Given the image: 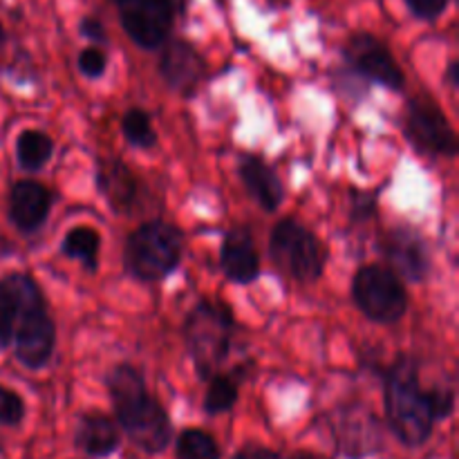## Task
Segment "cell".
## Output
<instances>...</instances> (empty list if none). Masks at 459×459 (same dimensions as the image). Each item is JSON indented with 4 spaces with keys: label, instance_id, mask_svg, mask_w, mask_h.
I'll return each mask as SVG.
<instances>
[{
    "label": "cell",
    "instance_id": "1",
    "mask_svg": "<svg viewBox=\"0 0 459 459\" xmlns=\"http://www.w3.org/2000/svg\"><path fill=\"white\" fill-rule=\"evenodd\" d=\"M106 384L117 421L133 444L151 455L166 451L173 439L170 420L164 406L148 393L142 372L128 363H119L110 370Z\"/></svg>",
    "mask_w": 459,
    "mask_h": 459
},
{
    "label": "cell",
    "instance_id": "2",
    "mask_svg": "<svg viewBox=\"0 0 459 459\" xmlns=\"http://www.w3.org/2000/svg\"><path fill=\"white\" fill-rule=\"evenodd\" d=\"M385 417L390 430L406 446L417 448L429 442L433 433L435 417L429 406V394L420 385L417 363L412 359L402 357L385 375L384 388Z\"/></svg>",
    "mask_w": 459,
    "mask_h": 459
},
{
    "label": "cell",
    "instance_id": "3",
    "mask_svg": "<svg viewBox=\"0 0 459 459\" xmlns=\"http://www.w3.org/2000/svg\"><path fill=\"white\" fill-rule=\"evenodd\" d=\"M184 249L178 227L161 220L142 224L126 242L124 263L130 276L142 282H155L175 272Z\"/></svg>",
    "mask_w": 459,
    "mask_h": 459
},
{
    "label": "cell",
    "instance_id": "4",
    "mask_svg": "<svg viewBox=\"0 0 459 459\" xmlns=\"http://www.w3.org/2000/svg\"><path fill=\"white\" fill-rule=\"evenodd\" d=\"M231 332L233 318L224 305L202 300L188 314L184 336H186V348L202 379L218 375L231 348Z\"/></svg>",
    "mask_w": 459,
    "mask_h": 459
},
{
    "label": "cell",
    "instance_id": "5",
    "mask_svg": "<svg viewBox=\"0 0 459 459\" xmlns=\"http://www.w3.org/2000/svg\"><path fill=\"white\" fill-rule=\"evenodd\" d=\"M269 251L278 267L294 281L316 282L325 264V249L312 231L296 220H281L272 231Z\"/></svg>",
    "mask_w": 459,
    "mask_h": 459
},
{
    "label": "cell",
    "instance_id": "6",
    "mask_svg": "<svg viewBox=\"0 0 459 459\" xmlns=\"http://www.w3.org/2000/svg\"><path fill=\"white\" fill-rule=\"evenodd\" d=\"M352 300L375 323H397L408 309V294L397 273L384 264H366L354 273Z\"/></svg>",
    "mask_w": 459,
    "mask_h": 459
},
{
    "label": "cell",
    "instance_id": "7",
    "mask_svg": "<svg viewBox=\"0 0 459 459\" xmlns=\"http://www.w3.org/2000/svg\"><path fill=\"white\" fill-rule=\"evenodd\" d=\"M121 27L134 45L157 49L169 40L178 0H112Z\"/></svg>",
    "mask_w": 459,
    "mask_h": 459
},
{
    "label": "cell",
    "instance_id": "8",
    "mask_svg": "<svg viewBox=\"0 0 459 459\" xmlns=\"http://www.w3.org/2000/svg\"><path fill=\"white\" fill-rule=\"evenodd\" d=\"M403 130L420 151L442 157H453L457 152L455 130L429 97H415L408 101Z\"/></svg>",
    "mask_w": 459,
    "mask_h": 459
},
{
    "label": "cell",
    "instance_id": "9",
    "mask_svg": "<svg viewBox=\"0 0 459 459\" xmlns=\"http://www.w3.org/2000/svg\"><path fill=\"white\" fill-rule=\"evenodd\" d=\"M45 305L43 291L30 273H7L0 278V348H9L22 321Z\"/></svg>",
    "mask_w": 459,
    "mask_h": 459
},
{
    "label": "cell",
    "instance_id": "10",
    "mask_svg": "<svg viewBox=\"0 0 459 459\" xmlns=\"http://www.w3.org/2000/svg\"><path fill=\"white\" fill-rule=\"evenodd\" d=\"M343 54L345 61H348L359 74L375 81V83L385 85V88L390 90H402L403 83H406L402 67L394 61L393 52H390L377 36L354 34L352 39L348 40V45H345Z\"/></svg>",
    "mask_w": 459,
    "mask_h": 459
},
{
    "label": "cell",
    "instance_id": "11",
    "mask_svg": "<svg viewBox=\"0 0 459 459\" xmlns=\"http://www.w3.org/2000/svg\"><path fill=\"white\" fill-rule=\"evenodd\" d=\"M54 343H56V327H54V321L45 305L36 307L18 325L12 339L13 354L30 370H40V368L48 366L54 352Z\"/></svg>",
    "mask_w": 459,
    "mask_h": 459
},
{
    "label": "cell",
    "instance_id": "12",
    "mask_svg": "<svg viewBox=\"0 0 459 459\" xmlns=\"http://www.w3.org/2000/svg\"><path fill=\"white\" fill-rule=\"evenodd\" d=\"M160 72L170 90L193 94V90L197 88L200 79L204 76V58L186 40H173L161 52Z\"/></svg>",
    "mask_w": 459,
    "mask_h": 459
},
{
    "label": "cell",
    "instance_id": "13",
    "mask_svg": "<svg viewBox=\"0 0 459 459\" xmlns=\"http://www.w3.org/2000/svg\"><path fill=\"white\" fill-rule=\"evenodd\" d=\"M7 209L13 227L22 233H31L48 220L52 209V193L43 184L22 179L9 191Z\"/></svg>",
    "mask_w": 459,
    "mask_h": 459
},
{
    "label": "cell",
    "instance_id": "14",
    "mask_svg": "<svg viewBox=\"0 0 459 459\" xmlns=\"http://www.w3.org/2000/svg\"><path fill=\"white\" fill-rule=\"evenodd\" d=\"M384 254L388 258L390 269L408 281L420 282L429 273L430 260L426 245L417 233L408 231V229H394L385 236Z\"/></svg>",
    "mask_w": 459,
    "mask_h": 459
},
{
    "label": "cell",
    "instance_id": "15",
    "mask_svg": "<svg viewBox=\"0 0 459 459\" xmlns=\"http://www.w3.org/2000/svg\"><path fill=\"white\" fill-rule=\"evenodd\" d=\"M220 267L229 281L249 285L260 276V258L247 229H233L227 233L220 251Z\"/></svg>",
    "mask_w": 459,
    "mask_h": 459
},
{
    "label": "cell",
    "instance_id": "16",
    "mask_svg": "<svg viewBox=\"0 0 459 459\" xmlns=\"http://www.w3.org/2000/svg\"><path fill=\"white\" fill-rule=\"evenodd\" d=\"M97 186L117 213H130L137 202L139 184L133 170L119 160L99 161Z\"/></svg>",
    "mask_w": 459,
    "mask_h": 459
},
{
    "label": "cell",
    "instance_id": "17",
    "mask_svg": "<svg viewBox=\"0 0 459 459\" xmlns=\"http://www.w3.org/2000/svg\"><path fill=\"white\" fill-rule=\"evenodd\" d=\"M240 179L245 184V188L249 191V195L258 202L260 209L273 211L282 204V197H285V191H282L281 178L276 175V170L269 164H264L260 157L245 155L240 160Z\"/></svg>",
    "mask_w": 459,
    "mask_h": 459
},
{
    "label": "cell",
    "instance_id": "18",
    "mask_svg": "<svg viewBox=\"0 0 459 459\" xmlns=\"http://www.w3.org/2000/svg\"><path fill=\"white\" fill-rule=\"evenodd\" d=\"M74 442L79 451L90 457H108L119 448V429L110 417L101 412H88L79 420Z\"/></svg>",
    "mask_w": 459,
    "mask_h": 459
},
{
    "label": "cell",
    "instance_id": "19",
    "mask_svg": "<svg viewBox=\"0 0 459 459\" xmlns=\"http://www.w3.org/2000/svg\"><path fill=\"white\" fill-rule=\"evenodd\" d=\"M54 142L43 130H22L16 139V160L22 170H40L52 160Z\"/></svg>",
    "mask_w": 459,
    "mask_h": 459
},
{
    "label": "cell",
    "instance_id": "20",
    "mask_svg": "<svg viewBox=\"0 0 459 459\" xmlns=\"http://www.w3.org/2000/svg\"><path fill=\"white\" fill-rule=\"evenodd\" d=\"M99 247H101V238L92 227H74L65 238H63V254L72 260L83 263L90 272L97 269Z\"/></svg>",
    "mask_w": 459,
    "mask_h": 459
},
{
    "label": "cell",
    "instance_id": "21",
    "mask_svg": "<svg viewBox=\"0 0 459 459\" xmlns=\"http://www.w3.org/2000/svg\"><path fill=\"white\" fill-rule=\"evenodd\" d=\"M238 402V381L227 372H218L211 377L209 390L204 394V411L209 415H222L229 412Z\"/></svg>",
    "mask_w": 459,
    "mask_h": 459
},
{
    "label": "cell",
    "instance_id": "22",
    "mask_svg": "<svg viewBox=\"0 0 459 459\" xmlns=\"http://www.w3.org/2000/svg\"><path fill=\"white\" fill-rule=\"evenodd\" d=\"M178 459H220V446L206 430L188 429L178 437Z\"/></svg>",
    "mask_w": 459,
    "mask_h": 459
},
{
    "label": "cell",
    "instance_id": "23",
    "mask_svg": "<svg viewBox=\"0 0 459 459\" xmlns=\"http://www.w3.org/2000/svg\"><path fill=\"white\" fill-rule=\"evenodd\" d=\"M121 133L137 148H151L157 143V133L152 130L151 117L142 108H130L126 112L124 119H121Z\"/></svg>",
    "mask_w": 459,
    "mask_h": 459
},
{
    "label": "cell",
    "instance_id": "24",
    "mask_svg": "<svg viewBox=\"0 0 459 459\" xmlns=\"http://www.w3.org/2000/svg\"><path fill=\"white\" fill-rule=\"evenodd\" d=\"M25 402L12 388L0 385V426H18L25 420Z\"/></svg>",
    "mask_w": 459,
    "mask_h": 459
},
{
    "label": "cell",
    "instance_id": "25",
    "mask_svg": "<svg viewBox=\"0 0 459 459\" xmlns=\"http://www.w3.org/2000/svg\"><path fill=\"white\" fill-rule=\"evenodd\" d=\"M106 65H108V56L103 49L99 48L81 49L79 72L83 76H88V79H99V76H103V72H106Z\"/></svg>",
    "mask_w": 459,
    "mask_h": 459
},
{
    "label": "cell",
    "instance_id": "26",
    "mask_svg": "<svg viewBox=\"0 0 459 459\" xmlns=\"http://www.w3.org/2000/svg\"><path fill=\"white\" fill-rule=\"evenodd\" d=\"M426 394H429V406H430V412H433L435 421L446 420V417L453 412V408H455V394H453L451 390L433 388Z\"/></svg>",
    "mask_w": 459,
    "mask_h": 459
},
{
    "label": "cell",
    "instance_id": "27",
    "mask_svg": "<svg viewBox=\"0 0 459 459\" xmlns=\"http://www.w3.org/2000/svg\"><path fill=\"white\" fill-rule=\"evenodd\" d=\"M403 3L411 9L412 16L421 18V21H435L446 12L451 0H403Z\"/></svg>",
    "mask_w": 459,
    "mask_h": 459
},
{
    "label": "cell",
    "instance_id": "28",
    "mask_svg": "<svg viewBox=\"0 0 459 459\" xmlns=\"http://www.w3.org/2000/svg\"><path fill=\"white\" fill-rule=\"evenodd\" d=\"M81 34H83L85 39L94 40V43H103V40H106V27H103L101 21L88 16L81 21Z\"/></svg>",
    "mask_w": 459,
    "mask_h": 459
},
{
    "label": "cell",
    "instance_id": "29",
    "mask_svg": "<svg viewBox=\"0 0 459 459\" xmlns=\"http://www.w3.org/2000/svg\"><path fill=\"white\" fill-rule=\"evenodd\" d=\"M231 459H281V455H278L276 451H272V448L255 446V444H251V446L240 448V451H238Z\"/></svg>",
    "mask_w": 459,
    "mask_h": 459
},
{
    "label": "cell",
    "instance_id": "30",
    "mask_svg": "<svg viewBox=\"0 0 459 459\" xmlns=\"http://www.w3.org/2000/svg\"><path fill=\"white\" fill-rule=\"evenodd\" d=\"M448 83H451L453 88H457V63L455 61L448 65Z\"/></svg>",
    "mask_w": 459,
    "mask_h": 459
},
{
    "label": "cell",
    "instance_id": "31",
    "mask_svg": "<svg viewBox=\"0 0 459 459\" xmlns=\"http://www.w3.org/2000/svg\"><path fill=\"white\" fill-rule=\"evenodd\" d=\"M291 459H316V457H312V455H307V453H300V455H294Z\"/></svg>",
    "mask_w": 459,
    "mask_h": 459
}]
</instances>
